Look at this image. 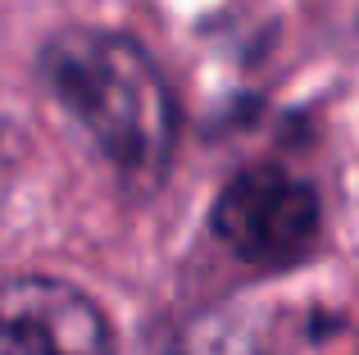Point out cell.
Returning a JSON list of instances; mask_svg holds the SVG:
<instances>
[{
  "mask_svg": "<svg viewBox=\"0 0 359 355\" xmlns=\"http://www.w3.org/2000/svg\"><path fill=\"white\" fill-rule=\"evenodd\" d=\"M41 82L87 146L128 187L164 182L177 146V100L132 36L69 27L41 51Z\"/></svg>",
  "mask_w": 359,
  "mask_h": 355,
  "instance_id": "obj_1",
  "label": "cell"
},
{
  "mask_svg": "<svg viewBox=\"0 0 359 355\" xmlns=\"http://www.w3.org/2000/svg\"><path fill=\"white\" fill-rule=\"evenodd\" d=\"M318 192L287 169H245L214 205V237L250 269H291L318 241Z\"/></svg>",
  "mask_w": 359,
  "mask_h": 355,
  "instance_id": "obj_2",
  "label": "cell"
},
{
  "mask_svg": "<svg viewBox=\"0 0 359 355\" xmlns=\"http://www.w3.org/2000/svg\"><path fill=\"white\" fill-rule=\"evenodd\" d=\"M0 355H118L91 296L55 278L0 283Z\"/></svg>",
  "mask_w": 359,
  "mask_h": 355,
  "instance_id": "obj_3",
  "label": "cell"
}]
</instances>
